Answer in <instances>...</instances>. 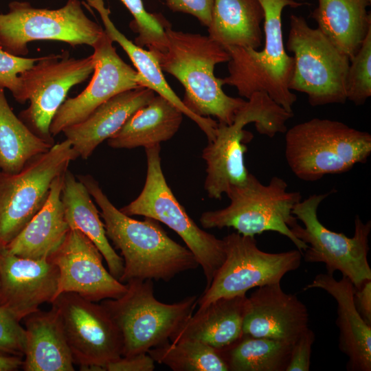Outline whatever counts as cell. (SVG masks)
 <instances>
[{
	"instance_id": "13",
	"label": "cell",
	"mask_w": 371,
	"mask_h": 371,
	"mask_svg": "<svg viewBox=\"0 0 371 371\" xmlns=\"http://www.w3.org/2000/svg\"><path fill=\"white\" fill-rule=\"evenodd\" d=\"M223 240L225 260L210 285L198 297L199 308L221 297L246 295L252 288L280 282L286 273L300 267L303 256L297 249L280 253L262 251L254 237L238 232Z\"/></svg>"
},
{
	"instance_id": "17",
	"label": "cell",
	"mask_w": 371,
	"mask_h": 371,
	"mask_svg": "<svg viewBox=\"0 0 371 371\" xmlns=\"http://www.w3.org/2000/svg\"><path fill=\"white\" fill-rule=\"evenodd\" d=\"M48 258L59 271L56 297L72 292L98 302L118 298L127 290L126 284L105 269L104 258L95 244L78 229H70L61 245Z\"/></svg>"
},
{
	"instance_id": "32",
	"label": "cell",
	"mask_w": 371,
	"mask_h": 371,
	"mask_svg": "<svg viewBox=\"0 0 371 371\" xmlns=\"http://www.w3.org/2000/svg\"><path fill=\"white\" fill-rule=\"evenodd\" d=\"M148 353L155 362L174 371H228L220 351L198 341H168Z\"/></svg>"
},
{
	"instance_id": "4",
	"label": "cell",
	"mask_w": 371,
	"mask_h": 371,
	"mask_svg": "<svg viewBox=\"0 0 371 371\" xmlns=\"http://www.w3.org/2000/svg\"><path fill=\"white\" fill-rule=\"evenodd\" d=\"M293 112L286 111L267 93H254L236 113L229 125L218 123L214 139L203 148L202 157L206 163L204 188L211 199H221L233 186L242 185L249 174L244 160L245 144L252 137L243 128L254 123L262 135L273 137L284 133L286 122Z\"/></svg>"
},
{
	"instance_id": "30",
	"label": "cell",
	"mask_w": 371,
	"mask_h": 371,
	"mask_svg": "<svg viewBox=\"0 0 371 371\" xmlns=\"http://www.w3.org/2000/svg\"><path fill=\"white\" fill-rule=\"evenodd\" d=\"M53 145L40 138L16 116L0 87V170L19 172L33 157Z\"/></svg>"
},
{
	"instance_id": "33",
	"label": "cell",
	"mask_w": 371,
	"mask_h": 371,
	"mask_svg": "<svg viewBox=\"0 0 371 371\" xmlns=\"http://www.w3.org/2000/svg\"><path fill=\"white\" fill-rule=\"evenodd\" d=\"M133 16L131 23L137 34L135 43L146 46L153 52H163L167 47L165 26L167 21L159 14L146 10L142 0H120Z\"/></svg>"
},
{
	"instance_id": "3",
	"label": "cell",
	"mask_w": 371,
	"mask_h": 371,
	"mask_svg": "<svg viewBox=\"0 0 371 371\" xmlns=\"http://www.w3.org/2000/svg\"><path fill=\"white\" fill-rule=\"evenodd\" d=\"M264 11L265 47H224L229 56V75L220 78L222 85L234 87L241 97L249 99L264 92L290 112L297 95L289 89L294 58L286 52L283 42L282 13L286 6L297 8L304 3L294 0H258Z\"/></svg>"
},
{
	"instance_id": "2",
	"label": "cell",
	"mask_w": 371,
	"mask_h": 371,
	"mask_svg": "<svg viewBox=\"0 0 371 371\" xmlns=\"http://www.w3.org/2000/svg\"><path fill=\"white\" fill-rule=\"evenodd\" d=\"M165 30L166 49L152 52L162 71L173 76L184 87V105L197 115L213 116L222 124H232L246 101L227 95L214 75L215 66L229 60L225 48L209 36L174 30L168 23Z\"/></svg>"
},
{
	"instance_id": "34",
	"label": "cell",
	"mask_w": 371,
	"mask_h": 371,
	"mask_svg": "<svg viewBox=\"0 0 371 371\" xmlns=\"http://www.w3.org/2000/svg\"><path fill=\"white\" fill-rule=\"evenodd\" d=\"M346 95L357 106L365 104L371 96V29L350 60Z\"/></svg>"
},
{
	"instance_id": "16",
	"label": "cell",
	"mask_w": 371,
	"mask_h": 371,
	"mask_svg": "<svg viewBox=\"0 0 371 371\" xmlns=\"http://www.w3.org/2000/svg\"><path fill=\"white\" fill-rule=\"evenodd\" d=\"M113 41L104 32L93 46L95 67L87 87L77 96L64 101L50 125L52 136L85 120L98 106L127 90L139 86L136 71L117 54Z\"/></svg>"
},
{
	"instance_id": "38",
	"label": "cell",
	"mask_w": 371,
	"mask_h": 371,
	"mask_svg": "<svg viewBox=\"0 0 371 371\" xmlns=\"http://www.w3.org/2000/svg\"><path fill=\"white\" fill-rule=\"evenodd\" d=\"M174 12L188 14L196 17L201 23L209 26L214 0H164Z\"/></svg>"
},
{
	"instance_id": "39",
	"label": "cell",
	"mask_w": 371,
	"mask_h": 371,
	"mask_svg": "<svg viewBox=\"0 0 371 371\" xmlns=\"http://www.w3.org/2000/svg\"><path fill=\"white\" fill-rule=\"evenodd\" d=\"M155 361L148 353H139L130 356H122L111 361L104 367L107 371H153Z\"/></svg>"
},
{
	"instance_id": "15",
	"label": "cell",
	"mask_w": 371,
	"mask_h": 371,
	"mask_svg": "<svg viewBox=\"0 0 371 371\" xmlns=\"http://www.w3.org/2000/svg\"><path fill=\"white\" fill-rule=\"evenodd\" d=\"M58 311L74 363L84 370H104L122 357L120 332L101 304L77 293L59 294L51 303Z\"/></svg>"
},
{
	"instance_id": "14",
	"label": "cell",
	"mask_w": 371,
	"mask_h": 371,
	"mask_svg": "<svg viewBox=\"0 0 371 371\" xmlns=\"http://www.w3.org/2000/svg\"><path fill=\"white\" fill-rule=\"evenodd\" d=\"M94 67L93 54L80 58L68 52L40 57L20 75L30 105L19 117L36 135L54 145L49 128L56 111L70 89L85 81Z\"/></svg>"
},
{
	"instance_id": "24",
	"label": "cell",
	"mask_w": 371,
	"mask_h": 371,
	"mask_svg": "<svg viewBox=\"0 0 371 371\" xmlns=\"http://www.w3.org/2000/svg\"><path fill=\"white\" fill-rule=\"evenodd\" d=\"M25 371H73L74 359L57 310H38L25 319Z\"/></svg>"
},
{
	"instance_id": "41",
	"label": "cell",
	"mask_w": 371,
	"mask_h": 371,
	"mask_svg": "<svg viewBox=\"0 0 371 371\" xmlns=\"http://www.w3.org/2000/svg\"><path fill=\"white\" fill-rule=\"evenodd\" d=\"M23 358L0 355V371H13L22 367Z\"/></svg>"
},
{
	"instance_id": "40",
	"label": "cell",
	"mask_w": 371,
	"mask_h": 371,
	"mask_svg": "<svg viewBox=\"0 0 371 371\" xmlns=\"http://www.w3.org/2000/svg\"><path fill=\"white\" fill-rule=\"evenodd\" d=\"M355 307L365 322L371 326V280L366 282L354 293Z\"/></svg>"
},
{
	"instance_id": "27",
	"label": "cell",
	"mask_w": 371,
	"mask_h": 371,
	"mask_svg": "<svg viewBox=\"0 0 371 371\" xmlns=\"http://www.w3.org/2000/svg\"><path fill=\"white\" fill-rule=\"evenodd\" d=\"M183 113L172 102L157 95L136 111L107 139L113 148H147L171 139L178 131Z\"/></svg>"
},
{
	"instance_id": "25",
	"label": "cell",
	"mask_w": 371,
	"mask_h": 371,
	"mask_svg": "<svg viewBox=\"0 0 371 371\" xmlns=\"http://www.w3.org/2000/svg\"><path fill=\"white\" fill-rule=\"evenodd\" d=\"M65 173L53 181L43 207L4 248L8 252L31 259L47 258L63 242L70 229L61 201Z\"/></svg>"
},
{
	"instance_id": "6",
	"label": "cell",
	"mask_w": 371,
	"mask_h": 371,
	"mask_svg": "<svg viewBox=\"0 0 371 371\" xmlns=\"http://www.w3.org/2000/svg\"><path fill=\"white\" fill-rule=\"evenodd\" d=\"M226 194L230 200L228 206L201 215L199 221L204 228L232 227L251 237L272 231L287 237L300 251L307 249L291 230L297 223L293 209L302 195L298 191H289L284 179L274 176L263 184L249 173L244 183L231 187Z\"/></svg>"
},
{
	"instance_id": "18",
	"label": "cell",
	"mask_w": 371,
	"mask_h": 371,
	"mask_svg": "<svg viewBox=\"0 0 371 371\" xmlns=\"http://www.w3.org/2000/svg\"><path fill=\"white\" fill-rule=\"evenodd\" d=\"M59 271L49 258L31 259L0 250V306L21 321L56 297Z\"/></svg>"
},
{
	"instance_id": "20",
	"label": "cell",
	"mask_w": 371,
	"mask_h": 371,
	"mask_svg": "<svg viewBox=\"0 0 371 371\" xmlns=\"http://www.w3.org/2000/svg\"><path fill=\"white\" fill-rule=\"evenodd\" d=\"M155 95V92L143 87L118 93L98 106L85 120L65 128L63 133L78 157L87 159Z\"/></svg>"
},
{
	"instance_id": "12",
	"label": "cell",
	"mask_w": 371,
	"mask_h": 371,
	"mask_svg": "<svg viewBox=\"0 0 371 371\" xmlns=\"http://www.w3.org/2000/svg\"><path fill=\"white\" fill-rule=\"evenodd\" d=\"M79 157L65 139L31 160L17 173L0 170V250L21 232L45 203L53 181Z\"/></svg>"
},
{
	"instance_id": "28",
	"label": "cell",
	"mask_w": 371,
	"mask_h": 371,
	"mask_svg": "<svg viewBox=\"0 0 371 371\" xmlns=\"http://www.w3.org/2000/svg\"><path fill=\"white\" fill-rule=\"evenodd\" d=\"M368 0H318L311 13L317 28L350 60L371 29Z\"/></svg>"
},
{
	"instance_id": "35",
	"label": "cell",
	"mask_w": 371,
	"mask_h": 371,
	"mask_svg": "<svg viewBox=\"0 0 371 371\" xmlns=\"http://www.w3.org/2000/svg\"><path fill=\"white\" fill-rule=\"evenodd\" d=\"M39 58L13 55L0 45V87L8 89L20 104L28 100L20 75L31 68Z\"/></svg>"
},
{
	"instance_id": "19",
	"label": "cell",
	"mask_w": 371,
	"mask_h": 371,
	"mask_svg": "<svg viewBox=\"0 0 371 371\" xmlns=\"http://www.w3.org/2000/svg\"><path fill=\"white\" fill-rule=\"evenodd\" d=\"M308 322L306 306L278 282L259 286L247 297L243 333L293 345L309 328Z\"/></svg>"
},
{
	"instance_id": "26",
	"label": "cell",
	"mask_w": 371,
	"mask_h": 371,
	"mask_svg": "<svg viewBox=\"0 0 371 371\" xmlns=\"http://www.w3.org/2000/svg\"><path fill=\"white\" fill-rule=\"evenodd\" d=\"M86 186L67 170L61 192L66 221L70 229L80 231L97 247L104 258L110 273L120 281L124 262L110 244L100 212Z\"/></svg>"
},
{
	"instance_id": "21",
	"label": "cell",
	"mask_w": 371,
	"mask_h": 371,
	"mask_svg": "<svg viewBox=\"0 0 371 371\" xmlns=\"http://www.w3.org/2000/svg\"><path fill=\"white\" fill-rule=\"evenodd\" d=\"M313 288L324 290L337 303L339 348L348 357V370L370 371L371 326L365 322L355 307L354 284L343 276L337 280L333 275L320 273L304 290Z\"/></svg>"
},
{
	"instance_id": "9",
	"label": "cell",
	"mask_w": 371,
	"mask_h": 371,
	"mask_svg": "<svg viewBox=\"0 0 371 371\" xmlns=\"http://www.w3.org/2000/svg\"><path fill=\"white\" fill-rule=\"evenodd\" d=\"M286 48L294 54L291 91L305 93L312 106L346 102L350 58L317 27L291 14Z\"/></svg>"
},
{
	"instance_id": "43",
	"label": "cell",
	"mask_w": 371,
	"mask_h": 371,
	"mask_svg": "<svg viewBox=\"0 0 371 371\" xmlns=\"http://www.w3.org/2000/svg\"><path fill=\"white\" fill-rule=\"evenodd\" d=\"M298 1H304V0H298Z\"/></svg>"
},
{
	"instance_id": "5",
	"label": "cell",
	"mask_w": 371,
	"mask_h": 371,
	"mask_svg": "<svg viewBox=\"0 0 371 371\" xmlns=\"http://www.w3.org/2000/svg\"><path fill=\"white\" fill-rule=\"evenodd\" d=\"M284 133L286 161L302 181L346 172L371 154V135L337 120L314 117Z\"/></svg>"
},
{
	"instance_id": "11",
	"label": "cell",
	"mask_w": 371,
	"mask_h": 371,
	"mask_svg": "<svg viewBox=\"0 0 371 371\" xmlns=\"http://www.w3.org/2000/svg\"><path fill=\"white\" fill-rule=\"evenodd\" d=\"M330 194L331 192L315 194L298 202L293 209V214L304 227L297 223L291 230L308 245L303 254L306 262L325 264L330 275L339 271L358 289L371 280V268L368 260L371 221L363 223L357 215L352 237L326 228L318 218L317 210Z\"/></svg>"
},
{
	"instance_id": "42",
	"label": "cell",
	"mask_w": 371,
	"mask_h": 371,
	"mask_svg": "<svg viewBox=\"0 0 371 371\" xmlns=\"http://www.w3.org/2000/svg\"><path fill=\"white\" fill-rule=\"evenodd\" d=\"M368 1L371 2V0H368Z\"/></svg>"
},
{
	"instance_id": "37",
	"label": "cell",
	"mask_w": 371,
	"mask_h": 371,
	"mask_svg": "<svg viewBox=\"0 0 371 371\" xmlns=\"http://www.w3.org/2000/svg\"><path fill=\"white\" fill-rule=\"evenodd\" d=\"M315 334L310 328L304 332L293 344L286 371H308Z\"/></svg>"
},
{
	"instance_id": "29",
	"label": "cell",
	"mask_w": 371,
	"mask_h": 371,
	"mask_svg": "<svg viewBox=\"0 0 371 371\" xmlns=\"http://www.w3.org/2000/svg\"><path fill=\"white\" fill-rule=\"evenodd\" d=\"M265 14L258 0H214L208 36L223 47L258 49Z\"/></svg>"
},
{
	"instance_id": "7",
	"label": "cell",
	"mask_w": 371,
	"mask_h": 371,
	"mask_svg": "<svg viewBox=\"0 0 371 371\" xmlns=\"http://www.w3.org/2000/svg\"><path fill=\"white\" fill-rule=\"evenodd\" d=\"M121 297L101 302L117 326L122 342V356L148 352L169 341L192 315L198 297L165 304L154 295L152 280H133L125 283Z\"/></svg>"
},
{
	"instance_id": "10",
	"label": "cell",
	"mask_w": 371,
	"mask_h": 371,
	"mask_svg": "<svg viewBox=\"0 0 371 371\" xmlns=\"http://www.w3.org/2000/svg\"><path fill=\"white\" fill-rule=\"evenodd\" d=\"M104 33V30L85 14L79 0H68L56 9L13 1L8 4V12L0 13V45L8 53L19 56L27 55V44L35 41L93 47Z\"/></svg>"
},
{
	"instance_id": "36",
	"label": "cell",
	"mask_w": 371,
	"mask_h": 371,
	"mask_svg": "<svg viewBox=\"0 0 371 371\" xmlns=\"http://www.w3.org/2000/svg\"><path fill=\"white\" fill-rule=\"evenodd\" d=\"M25 346V329L20 321L0 306V355L23 358Z\"/></svg>"
},
{
	"instance_id": "23",
	"label": "cell",
	"mask_w": 371,
	"mask_h": 371,
	"mask_svg": "<svg viewBox=\"0 0 371 371\" xmlns=\"http://www.w3.org/2000/svg\"><path fill=\"white\" fill-rule=\"evenodd\" d=\"M99 14L104 27V32L113 42L117 43L128 56L139 76V86L148 88L165 98L176 106L183 113L194 121L205 134L208 142L214 139L218 122L210 117H201L190 111L182 100L175 93L166 82L155 55L146 50L126 38L115 25L110 18V10L104 0H86Z\"/></svg>"
},
{
	"instance_id": "22",
	"label": "cell",
	"mask_w": 371,
	"mask_h": 371,
	"mask_svg": "<svg viewBox=\"0 0 371 371\" xmlns=\"http://www.w3.org/2000/svg\"><path fill=\"white\" fill-rule=\"evenodd\" d=\"M247 306L246 295L221 297L199 308L170 337L169 341H198L216 350H223L242 335Z\"/></svg>"
},
{
	"instance_id": "8",
	"label": "cell",
	"mask_w": 371,
	"mask_h": 371,
	"mask_svg": "<svg viewBox=\"0 0 371 371\" xmlns=\"http://www.w3.org/2000/svg\"><path fill=\"white\" fill-rule=\"evenodd\" d=\"M145 151L147 172L144 188L135 200L120 210L129 216L153 218L175 231L201 267L207 289L225 260L224 242L201 229L173 194L161 169L160 144L145 148Z\"/></svg>"
},
{
	"instance_id": "1",
	"label": "cell",
	"mask_w": 371,
	"mask_h": 371,
	"mask_svg": "<svg viewBox=\"0 0 371 371\" xmlns=\"http://www.w3.org/2000/svg\"><path fill=\"white\" fill-rule=\"evenodd\" d=\"M77 178L100 208L108 239L120 251L124 262L121 282H169L179 273L199 266L191 251L171 239L159 221L149 217L144 221L131 218L110 201L93 177Z\"/></svg>"
},
{
	"instance_id": "31",
	"label": "cell",
	"mask_w": 371,
	"mask_h": 371,
	"mask_svg": "<svg viewBox=\"0 0 371 371\" xmlns=\"http://www.w3.org/2000/svg\"><path fill=\"white\" fill-rule=\"evenodd\" d=\"M292 344L247 335L219 350L228 371H286Z\"/></svg>"
}]
</instances>
